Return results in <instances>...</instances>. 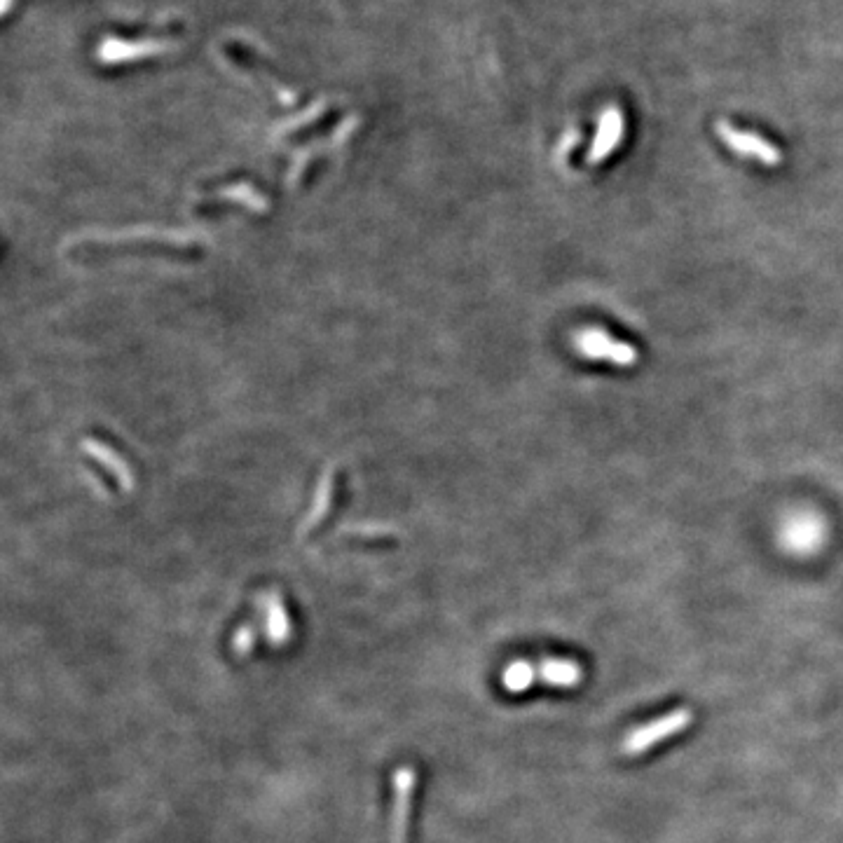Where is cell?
Masks as SVG:
<instances>
[{
  "label": "cell",
  "instance_id": "6da1fadb",
  "mask_svg": "<svg viewBox=\"0 0 843 843\" xmlns=\"http://www.w3.org/2000/svg\"><path fill=\"white\" fill-rule=\"evenodd\" d=\"M66 251L73 258H97V256H122V253H150V256L169 258H195L200 256V246L195 239L178 235V232H120V235H97L80 237L68 242Z\"/></svg>",
  "mask_w": 843,
  "mask_h": 843
},
{
  "label": "cell",
  "instance_id": "7a4b0ae2",
  "mask_svg": "<svg viewBox=\"0 0 843 843\" xmlns=\"http://www.w3.org/2000/svg\"><path fill=\"white\" fill-rule=\"evenodd\" d=\"M417 769L403 764L392 776V818H389V843H408L410 815L417 792Z\"/></svg>",
  "mask_w": 843,
  "mask_h": 843
},
{
  "label": "cell",
  "instance_id": "3957f363",
  "mask_svg": "<svg viewBox=\"0 0 843 843\" xmlns=\"http://www.w3.org/2000/svg\"><path fill=\"white\" fill-rule=\"evenodd\" d=\"M574 349L591 361H607L612 366L630 368L640 361V352L623 340H614L600 328H584L574 335Z\"/></svg>",
  "mask_w": 843,
  "mask_h": 843
},
{
  "label": "cell",
  "instance_id": "277c9868",
  "mask_svg": "<svg viewBox=\"0 0 843 843\" xmlns=\"http://www.w3.org/2000/svg\"><path fill=\"white\" fill-rule=\"evenodd\" d=\"M691 722H694V712H691L689 708H677L673 712H668V715L654 719V722L644 724L640 726V729H635L633 733H630V736L623 740V752H626L628 757L644 755L649 747L659 745L663 743V740L682 733Z\"/></svg>",
  "mask_w": 843,
  "mask_h": 843
},
{
  "label": "cell",
  "instance_id": "5b68a950",
  "mask_svg": "<svg viewBox=\"0 0 843 843\" xmlns=\"http://www.w3.org/2000/svg\"><path fill=\"white\" fill-rule=\"evenodd\" d=\"M717 136L740 157H750V160L762 162L766 167H776V164L783 162V155H780V150L773 143L764 141L762 136L752 132H743V129L733 127L724 120L717 122Z\"/></svg>",
  "mask_w": 843,
  "mask_h": 843
},
{
  "label": "cell",
  "instance_id": "8992f818",
  "mask_svg": "<svg viewBox=\"0 0 843 843\" xmlns=\"http://www.w3.org/2000/svg\"><path fill=\"white\" fill-rule=\"evenodd\" d=\"M340 490H342V474H340V469H335L333 466V469L326 471L324 478H321L317 495H314L312 511L307 513L303 525H300L298 537L310 539L312 534H317L321 527H324L326 520L333 516L335 504H338V499H340Z\"/></svg>",
  "mask_w": 843,
  "mask_h": 843
},
{
  "label": "cell",
  "instance_id": "52a82bcc",
  "mask_svg": "<svg viewBox=\"0 0 843 843\" xmlns=\"http://www.w3.org/2000/svg\"><path fill=\"white\" fill-rule=\"evenodd\" d=\"M80 448L89 459H92V462H97L101 469H104L106 474L118 483L120 490L129 492L134 488V483H136L134 471L129 469L127 459L122 457L118 450L101 441V438H82Z\"/></svg>",
  "mask_w": 843,
  "mask_h": 843
},
{
  "label": "cell",
  "instance_id": "ba28073f",
  "mask_svg": "<svg viewBox=\"0 0 843 843\" xmlns=\"http://www.w3.org/2000/svg\"><path fill=\"white\" fill-rule=\"evenodd\" d=\"M623 132H626L623 113L616 106H607L600 115L598 132H595L591 150H588V164L605 162L607 157L614 153V148L623 141Z\"/></svg>",
  "mask_w": 843,
  "mask_h": 843
},
{
  "label": "cell",
  "instance_id": "9c48e42d",
  "mask_svg": "<svg viewBox=\"0 0 843 843\" xmlns=\"http://www.w3.org/2000/svg\"><path fill=\"white\" fill-rule=\"evenodd\" d=\"M260 605L265 607V633L272 647H284L293 635V621L289 609H286L284 595L277 588L260 598Z\"/></svg>",
  "mask_w": 843,
  "mask_h": 843
},
{
  "label": "cell",
  "instance_id": "30bf717a",
  "mask_svg": "<svg viewBox=\"0 0 843 843\" xmlns=\"http://www.w3.org/2000/svg\"><path fill=\"white\" fill-rule=\"evenodd\" d=\"M822 534H825V530H822L820 520L808 516V513H801V516L790 520V525L783 530V541L794 553H811L820 546Z\"/></svg>",
  "mask_w": 843,
  "mask_h": 843
},
{
  "label": "cell",
  "instance_id": "8fae6325",
  "mask_svg": "<svg viewBox=\"0 0 843 843\" xmlns=\"http://www.w3.org/2000/svg\"><path fill=\"white\" fill-rule=\"evenodd\" d=\"M537 673L541 682L555 689L577 687V684L581 682V677H584V670H581L579 663L570 659H546L537 668Z\"/></svg>",
  "mask_w": 843,
  "mask_h": 843
},
{
  "label": "cell",
  "instance_id": "7c38bea8",
  "mask_svg": "<svg viewBox=\"0 0 843 843\" xmlns=\"http://www.w3.org/2000/svg\"><path fill=\"white\" fill-rule=\"evenodd\" d=\"M218 200H221L223 204L230 202L232 207H237L242 211L246 209L258 216L270 211V200H267L256 185H251V183H235V185H228V188H221L218 190Z\"/></svg>",
  "mask_w": 843,
  "mask_h": 843
},
{
  "label": "cell",
  "instance_id": "4fadbf2b",
  "mask_svg": "<svg viewBox=\"0 0 843 843\" xmlns=\"http://www.w3.org/2000/svg\"><path fill=\"white\" fill-rule=\"evenodd\" d=\"M537 677H539V673H537V668L532 666V663L513 661L511 666L504 668L502 684H504L506 691H511V694H520V691L530 689Z\"/></svg>",
  "mask_w": 843,
  "mask_h": 843
},
{
  "label": "cell",
  "instance_id": "5bb4252c",
  "mask_svg": "<svg viewBox=\"0 0 843 843\" xmlns=\"http://www.w3.org/2000/svg\"><path fill=\"white\" fill-rule=\"evenodd\" d=\"M342 537L349 541H368V544H380V541L394 539L396 534L392 530H385V527H349V530L342 532Z\"/></svg>",
  "mask_w": 843,
  "mask_h": 843
},
{
  "label": "cell",
  "instance_id": "9a60e30c",
  "mask_svg": "<svg viewBox=\"0 0 843 843\" xmlns=\"http://www.w3.org/2000/svg\"><path fill=\"white\" fill-rule=\"evenodd\" d=\"M256 640H258V635H256V630H253V626L237 628L235 637H232V651H235L239 659H244V656H249L253 647H256Z\"/></svg>",
  "mask_w": 843,
  "mask_h": 843
}]
</instances>
